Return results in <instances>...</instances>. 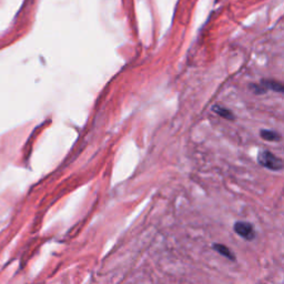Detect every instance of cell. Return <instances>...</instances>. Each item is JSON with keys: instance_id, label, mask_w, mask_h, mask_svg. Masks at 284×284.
<instances>
[{"instance_id": "1", "label": "cell", "mask_w": 284, "mask_h": 284, "mask_svg": "<svg viewBox=\"0 0 284 284\" xmlns=\"http://www.w3.org/2000/svg\"><path fill=\"white\" fill-rule=\"evenodd\" d=\"M258 161L262 167L272 171H280L283 169L282 160L268 150L260 151L258 154Z\"/></svg>"}, {"instance_id": "2", "label": "cell", "mask_w": 284, "mask_h": 284, "mask_svg": "<svg viewBox=\"0 0 284 284\" xmlns=\"http://www.w3.org/2000/svg\"><path fill=\"white\" fill-rule=\"evenodd\" d=\"M234 231L245 240L252 241L256 238V230L251 223L247 222H237L234 225Z\"/></svg>"}, {"instance_id": "3", "label": "cell", "mask_w": 284, "mask_h": 284, "mask_svg": "<svg viewBox=\"0 0 284 284\" xmlns=\"http://www.w3.org/2000/svg\"><path fill=\"white\" fill-rule=\"evenodd\" d=\"M262 89H264V91L265 90H268V89H271V90H274V91H277V92H282L283 91V86L280 83V82H276V81H272V80H268V81H265L263 80L262 81Z\"/></svg>"}, {"instance_id": "4", "label": "cell", "mask_w": 284, "mask_h": 284, "mask_svg": "<svg viewBox=\"0 0 284 284\" xmlns=\"http://www.w3.org/2000/svg\"><path fill=\"white\" fill-rule=\"evenodd\" d=\"M261 137L262 139L267 141H279L281 139V136L277 134L276 131L273 130H262L261 131Z\"/></svg>"}, {"instance_id": "5", "label": "cell", "mask_w": 284, "mask_h": 284, "mask_svg": "<svg viewBox=\"0 0 284 284\" xmlns=\"http://www.w3.org/2000/svg\"><path fill=\"white\" fill-rule=\"evenodd\" d=\"M212 110L219 114L220 117L222 118H225V119H228V120H233L234 117H233V113L230 111V110H228V109L226 108H223V107H219V106H214L212 108Z\"/></svg>"}, {"instance_id": "6", "label": "cell", "mask_w": 284, "mask_h": 284, "mask_svg": "<svg viewBox=\"0 0 284 284\" xmlns=\"http://www.w3.org/2000/svg\"><path fill=\"white\" fill-rule=\"evenodd\" d=\"M213 249L216 251V252H219L220 255L222 256H225L226 258L228 259H230V260H235V257L233 253L230 251V249H228V247L226 245H222V244H214L213 245Z\"/></svg>"}]
</instances>
